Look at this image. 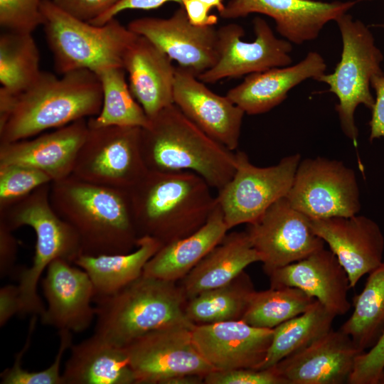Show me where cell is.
<instances>
[{
  "label": "cell",
  "instance_id": "obj_38",
  "mask_svg": "<svg viewBox=\"0 0 384 384\" xmlns=\"http://www.w3.org/2000/svg\"><path fill=\"white\" fill-rule=\"evenodd\" d=\"M43 0H0V25L5 30L32 33L43 24Z\"/></svg>",
  "mask_w": 384,
  "mask_h": 384
},
{
  "label": "cell",
  "instance_id": "obj_45",
  "mask_svg": "<svg viewBox=\"0 0 384 384\" xmlns=\"http://www.w3.org/2000/svg\"><path fill=\"white\" fill-rule=\"evenodd\" d=\"M21 302L18 285L6 284L0 289V326L14 315L20 314Z\"/></svg>",
  "mask_w": 384,
  "mask_h": 384
},
{
  "label": "cell",
  "instance_id": "obj_28",
  "mask_svg": "<svg viewBox=\"0 0 384 384\" xmlns=\"http://www.w3.org/2000/svg\"><path fill=\"white\" fill-rule=\"evenodd\" d=\"M228 228L217 205L195 233L162 245L146 264L143 274L179 282L225 236Z\"/></svg>",
  "mask_w": 384,
  "mask_h": 384
},
{
  "label": "cell",
  "instance_id": "obj_33",
  "mask_svg": "<svg viewBox=\"0 0 384 384\" xmlns=\"http://www.w3.org/2000/svg\"><path fill=\"white\" fill-rule=\"evenodd\" d=\"M121 66L109 67L95 73L102 91L100 113L87 119L88 127L109 126L145 127L149 119L132 95Z\"/></svg>",
  "mask_w": 384,
  "mask_h": 384
},
{
  "label": "cell",
  "instance_id": "obj_4",
  "mask_svg": "<svg viewBox=\"0 0 384 384\" xmlns=\"http://www.w3.org/2000/svg\"><path fill=\"white\" fill-rule=\"evenodd\" d=\"M141 146L149 171H192L217 191L235 171V152L208 136L174 104L142 128Z\"/></svg>",
  "mask_w": 384,
  "mask_h": 384
},
{
  "label": "cell",
  "instance_id": "obj_48",
  "mask_svg": "<svg viewBox=\"0 0 384 384\" xmlns=\"http://www.w3.org/2000/svg\"><path fill=\"white\" fill-rule=\"evenodd\" d=\"M377 384H384V369L380 372L378 378Z\"/></svg>",
  "mask_w": 384,
  "mask_h": 384
},
{
  "label": "cell",
  "instance_id": "obj_24",
  "mask_svg": "<svg viewBox=\"0 0 384 384\" xmlns=\"http://www.w3.org/2000/svg\"><path fill=\"white\" fill-rule=\"evenodd\" d=\"M122 67L132 95L149 119L174 104L176 67L147 38L137 36L124 54Z\"/></svg>",
  "mask_w": 384,
  "mask_h": 384
},
{
  "label": "cell",
  "instance_id": "obj_8",
  "mask_svg": "<svg viewBox=\"0 0 384 384\" xmlns=\"http://www.w3.org/2000/svg\"><path fill=\"white\" fill-rule=\"evenodd\" d=\"M341 36V58L334 72L323 74L317 81L329 85V91L338 100L336 105L344 134L355 144L358 130L355 111L360 105L372 110L375 99L370 92L371 80L383 73V55L375 45L367 26L346 13L335 21Z\"/></svg>",
  "mask_w": 384,
  "mask_h": 384
},
{
  "label": "cell",
  "instance_id": "obj_26",
  "mask_svg": "<svg viewBox=\"0 0 384 384\" xmlns=\"http://www.w3.org/2000/svg\"><path fill=\"white\" fill-rule=\"evenodd\" d=\"M70 349L63 384H136L124 347L93 334Z\"/></svg>",
  "mask_w": 384,
  "mask_h": 384
},
{
  "label": "cell",
  "instance_id": "obj_47",
  "mask_svg": "<svg viewBox=\"0 0 384 384\" xmlns=\"http://www.w3.org/2000/svg\"><path fill=\"white\" fill-rule=\"evenodd\" d=\"M203 4H205L210 9L215 8L217 9L218 13L222 12L225 8V6L223 3V0H200Z\"/></svg>",
  "mask_w": 384,
  "mask_h": 384
},
{
  "label": "cell",
  "instance_id": "obj_5",
  "mask_svg": "<svg viewBox=\"0 0 384 384\" xmlns=\"http://www.w3.org/2000/svg\"><path fill=\"white\" fill-rule=\"evenodd\" d=\"M93 302L94 334L121 347L161 327L195 326L186 315L187 299L176 282L142 274L117 292Z\"/></svg>",
  "mask_w": 384,
  "mask_h": 384
},
{
  "label": "cell",
  "instance_id": "obj_9",
  "mask_svg": "<svg viewBox=\"0 0 384 384\" xmlns=\"http://www.w3.org/2000/svg\"><path fill=\"white\" fill-rule=\"evenodd\" d=\"M142 128L88 127L73 175L95 184L129 191L146 174Z\"/></svg>",
  "mask_w": 384,
  "mask_h": 384
},
{
  "label": "cell",
  "instance_id": "obj_31",
  "mask_svg": "<svg viewBox=\"0 0 384 384\" xmlns=\"http://www.w3.org/2000/svg\"><path fill=\"white\" fill-rule=\"evenodd\" d=\"M363 352L384 333V259L369 273L365 287L353 299V311L339 329Z\"/></svg>",
  "mask_w": 384,
  "mask_h": 384
},
{
  "label": "cell",
  "instance_id": "obj_1",
  "mask_svg": "<svg viewBox=\"0 0 384 384\" xmlns=\"http://www.w3.org/2000/svg\"><path fill=\"white\" fill-rule=\"evenodd\" d=\"M55 212L77 233L82 255L124 254L137 248L128 191L82 181L73 174L50 183Z\"/></svg>",
  "mask_w": 384,
  "mask_h": 384
},
{
  "label": "cell",
  "instance_id": "obj_22",
  "mask_svg": "<svg viewBox=\"0 0 384 384\" xmlns=\"http://www.w3.org/2000/svg\"><path fill=\"white\" fill-rule=\"evenodd\" d=\"M266 274L270 287L302 289L336 316L351 309L348 274L336 255L324 247L297 262L272 270Z\"/></svg>",
  "mask_w": 384,
  "mask_h": 384
},
{
  "label": "cell",
  "instance_id": "obj_13",
  "mask_svg": "<svg viewBox=\"0 0 384 384\" xmlns=\"http://www.w3.org/2000/svg\"><path fill=\"white\" fill-rule=\"evenodd\" d=\"M252 23L255 39L252 42L241 39L245 31L239 24L228 23L217 30V60L198 77L201 81L213 84L292 63V43L277 38L268 23L259 16Z\"/></svg>",
  "mask_w": 384,
  "mask_h": 384
},
{
  "label": "cell",
  "instance_id": "obj_25",
  "mask_svg": "<svg viewBox=\"0 0 384 384\" xmlns=\"http://www.w3.org/2000/svg\"><path fill=\"white\" fill-rule=\"evenodd\" d=\"M326 70L323 57L317 52H309L295 65L247 75L240 84L230 88L226 95L245 114L265 113L282 102L294 87L307 79L316 80Z\"/></svg>",
  "mask_w": 384,
  "mask_h": 384
},
{
  "label": "cell",
  "instance_id": "obj_7",
  "mask_svg": "<svg viewBox=\"0 0 384 384\" xmlns=\"http://www.w3.org/2000/svg\"><path fill=\"white\" fill-rule=\"evenodd\" d=\"M43 26L56 71L63 75L76 70L95 73L122 67L124 54L137 37L115 18L97 26L75 18L43 0Z\"/></svg>",
  "mask_w": 384,
  "mask_h": 384
},
{
  "label": "cell",
  "instance_id": "obj_42",
  "mask_svg": "<svg viewBox=\"0 0 384 384\" xmlns=\"http://www.w3.org/2000/svg\"><path fill=\"white\" fill-rule=\"evenodd\" d=\"M13 231L0 223V276L1 278L14 274L17 269L16 262L18 241Z\"/></svg>",
  "mask_w": 384,
  "mask_h": 384
},
{
  "label": "cell",
  "instance_id": "obj_43",
  "mask_svg": "<svg viewBox=\"0 0 384 384\" xmlns=\"http://www.w3.org/2000/svg\"><path fill=\"white\" fill-rule=\"evenodd\" d=\"M371 87L375 92V99L369 122L370 142L384 137V72L371 80Z\"/></svg>",
  "mask_w": 384,
  "mask_h": 384
},
{
  "label": "cell",
  "instance_id": "obj_30",
  "mask_svg": "<svg viewBox=\"0 0 384 384\" xmlns=\"http://www.w3.org/2000/svg\"><path fill=\"white\" fill-rule=\"evenodd\" d=\"M255 289L243 271L231 282L187 300L185 312L195 325L241 320Z\"/></svg>",
  "mask_w": 384,
  "mask_h": 384
},
{
  "label": "cell",
  "instance_id": "obj_37",
  "mask_svg": "<svg viewBox=\"0 0 384 384\" xmlns=\"http://www.w3.org/2000/svg\"><path fill=\"white\" fill-rule=\"evenodd\" d=\"M51 182L46 174L35 168L21 164H0V209Z\"/></svg>",
  "mask_w": 384,
  "mask_h": 384
},
{
  "label": "cell",
  "instance_id": "obj_6",
  "mask_svg": "<svg viewBox=\"0 0 384 384\" xmlns=\"http://www.w3.org/2000/svg\"><path fill=\"white\" fill-rule=\"evenodd\" d=\"M50 183L39 186L28 196L0 209V223L12 231L29 226L36 234L32 265L16 270L20 315L23 316H41L45 311L37 287L48 265L56 259L73 264L82 254L77 233L51 205Z\"/></svg>",
  "mask_w": 384,
  "mask_h": 384
},
{
  "label": "cell",
  "instance_id": "obj_36",
  "mask_svg": "<svg viewBox=\"0 0 384 384\" xmlns=\"http://www.w3.org/2000/svg\"><path fill=\"white\" fill-rule=\"evenodd\" d=\"M33 331L28 330L24 346L15 356L13 365L1 373V384H63L60 365L65 351L73 344L72 332L58 331L60 344L54 361L49 367L40 371H28L22 367V359L31 343Z\"/></svg>",
  "mask_w": 384,
  "mask_h": 384
},
{
  "label": "cell",
  "instance_id": "obj_35",
  "mask_svg": "<svg viewBox=\"0 0 384 384\" xmlns=\"http://www.w3.org/2000/svg\"><path fill=\"white\" fill-rule=\"evenodd\" d=\"M315 301L297 287L255 290L241 320L255 327L273 329L304 312Z\"/></svg>",
  "mask_w": 384,
  "mask_h": 384
},
{
  "label": "cell",
  "instance_id": "obj_15",
  "mask_svg": "<svg viewBox=\"0 0 384 384\" xmlns=\"http://www.w3.org/2000/svg\"><path fill=\"white\" fill-rule=\"evenodd\" d=\"M127 27L197 78L217 60V29L193 26L182 6L169 18H139L130 21Z\"/></svg>",
  "mask_w": 384,
  "mask_h": 384
},
{
  "label": "cell",
  "instance_id": "obj_44",
  "mask_svg": "<svg viewBox=\"0 0 384 384\" xmlns=\"http://www.w3.org/2000/svg\"><path fill=\"white\" fill-rule=\"evenodd\" d=\"M169 1L176 2L179 4L180 6L182 3V0H120L115 6H114L105 14L89 23L97 26H101L106 23L113 18H115L117 14L125 10L155 9Z\"/></svg>",
  "mask_w": 384,
  "mask_h": 384
},
{
  "label": "cell",
  "instance_id": "obj_40",
  "mask_svg": "<svg viewBox=\"0 0 384 384\" xmlns=\"http://www.w3.org/2000/svg\"><path fill=\"white\" fill-rule=\"evenodd\" d=\"M383 369L384 333L371 348L358 357L348 383L377 384L378 378Z\"/></svg>",
  "mask_w": 384,
  "mask_h": 384
},
{
  "label": "cell",
  "instance_id": "obj_18",
  "mask_svg": "<svg viewBox=\"0 0 384 384\" xmlns=\"http://www.w3.org/2000/svg\"><path fill=\"white\" fill-rule=\"evenodd\" d=\"M362 353L348 335L331 329L272 367L287 384L348 383Z\"/></svg>",
  "mask_w": 384,
  "mask_h": 384
},
{
  "label": "cell",
  "instance_id": "obj_27",
  "mask_svg": "<svg viewBox=\"0 0 384 384\" xmlns=\"http://www.w3.org/2000/svg\"><path fill=\"white\" fill-rule=\"evenodd\" d=\"M261 261L246 231L227 233L178 283L188 300L204 291L228 284L247 266Z\"/></svg>",
  "mask_w": 384,
  "mask_h": 384
},
{
  "label": "cell",
  "instance_id": "obj_39",
  "mask_svg": "<svg viewBox=\"0 0 384 384\" xmlns=\"http://www.w3.org/2000/svg\"><path fill=\"white\" fill-rule=\"evenodd\" d=\"M204 384H287L274 367L266 369L237 368L213 370L205 375Z\"/></svg>",
  "mask_w": 384,
  "mask_h": 384
},
{
  "label": "cell",
  "instance_id": "obj_16",
  "mask_svg": "<svg viewBox=\"0 0 384 384\" xmlns=\"http://www.w3.org/2000/svg\"><path fill=\"white\" fill-rule=\"evenodd\" d=\"M355 4L351 1L230 0L219 14L226 19L250 14L268 16L282 37L299 45L316 39L327 23L347 13Z\"/></svg>",
  "mask_w": 384,
  "mask_h": 384
},
{
  "label": "cell",
  "instance_id": "obj_29",
  "mask_svg": "<svg viewBox=\"0 0 384 384\" xmlns=\"http://www.w3.org/2000/svg\"><path fill=\"white\" fill-rule=\"evenodd\" d=\"M162 246L157 240L142 236L136 249L128 253L86 255H81L74 265L82 268L90 277L95 297L112 294L137 278L147 262Z\"/></svg>",
  "mask_w": 384,
  "mask_h": 384
},
{
  "label": "cell",
  "instance_id": "obj_41",
  "mask_svg": "<svg viewBox=\"0 0 384 384\" xmlns=\"http://www.w3.org/2000/svg\"><path fill=\"white\" fill-rule=\"evenodd\" d=\"M60 10L79 20L91 22L120 0H51Z\"/></svg>",
  "mask_w": 384,
  "mask_h": 384
},
{
  "label": "cell",
  "instance_id": "obj_49",
  "mask_svg": "<svg viewBox=\"0 0 384 384\" xmlns=\"http://www.w3.org/2000/svg\"><path fill=\"white\" fill-rule=\"evenodd\" d=\"M380 26V27L384 28V24L378 25V26Z\"/></svg>",
  "mask_w": 384,
  "mask_h": 384
},
{
  "label": "cell",
  "instance_id": "obj_2",
  "mask_svg": "<svg viewBox=\"0 0 384 384\" xmlns=\"http://www.w3.org/2000/svg\"><path fill=\"white\" fill-rule=\"evenodd\" d=\"M211 187L192 171H148L128 191L139 237L162 245L201 228L217 205Z\"/></svg>",
  "mask_w": 384,
  "mask_h": 384
},
{
  "label": "cell",
  "instance_id": "obj_34",
  "mask_svg": "<svg viewBox=\"0 0 384 384\" xmlns=\"http://www.w3.org/2000/svg\"><path fill=\"white\" fill-rule=\"evenodd\" d=\"M40 55L32 33L5 31L0 36L1 87L18 95L38 78Z\"/></svg>",
  "mask_w": 384,
  "mask_h": 384
},
{
  "label": "cell",
  "instance_id": "obj_21",
  "mask_svg": "<svg viewBox=\"0 0 384 384\" xmlns=\"http://www.w3.org/2000/svg\"><path fill=\"white\" fill-rule=\"evenodd\" d=\"M174 104L208 136L234 151L238 146L243 110L227 95L211 91L191 73L177 66Z\"/></svg>",
  "mask_w": 384,
  "mask_h": 384
},
{
  "label": "cell",
  "instance_id": "obj_10",
  "mask_svg": "<svg viewBox=\"0 0 384 384\" xmlns=\"http://www.w3.org/2000/svg\"><path fill=\"white\" fill-rule=\"evenodd\" d=\"M301 160L300 154H294L275 165L258 167L244 151H236L235 173L215 196L228 230L253 223L286 196Z\"/></svg>",
  "mask_w": 384,
  "mask_h": 384
},
{
  "label": "cell",
  "instance_id": "obj_19",
  "mask_svg": "<svg viewBox=\"0 0 384 384\" xmlns=\"http://www.w3.org/2000/svg\"><path fill=\"white\" fill-rule=\"evenodd\" d=\"M310 224L346 270L351 288L383 260L384 235L378 224L367 216L310 220Z\"/></svg>",
  "mask_w": 384,
  "mask_h": 384
},
{
  "label": "cell",
  "instance_id": "obj_14",
  "mask_svg": "<svg viewBox=\"0 0 384 384\" xmlns=\"http://www.w3.org/2000/svg\"><path fill=\"white\" fill-rule=\"evenodd\" d=\"M250 240L261 256L266 273L301 260L324 247L310 219L295 209L286 196L248 224Z\"/></svg>",
  "mask_w": 384,
  "mask_h": 384
},
{
  "label": "cell",
  "instance_id": "obj_46",
  "mask_svg": "<svg viewBox=\"0 0 384 384\" xmlns=\"http://www.w3.org/2000/svg\"><path fill=\"white\" fill-rule=\"evenodd\" d=\"M189 22L197 27L215 26L218 18L210 14V9L200 0H182L181 5Z\"/></svg>",
  "mask_w": 384,
  "mask_h": 384
},
{
  "label": "cell",
  "instance_id": "obj_20",
  "mask_svg": "<svg viewBox=\"0 0 384 384\" xmlns=\"http://www.w3.org/2000/svg\"><path fill=\"white\" fill-rule=\"evenodd\" d=\"M191 334L198 351L214 370L258 369L271 345L273 329L235 320L195 325Z\"/></svg>",
  "mask_w": 384,
  "mask_h": 384
},
{
  "label": "cell",
  "instance_id": "obj_12",
  "mask_svg": "<svg viewBox=\"0 0 384 384\" xmlns=\"http://www.w3.org/2000/svg\"><path fill=\"white\" fill-rule=\"evenodd\" d=\"M192 329L181 324L161 327L124 346L136 384H164L185 374L205 377L214 370L194 344Z\"/></svg>",
  "mask_w": 384,
  "mask_h": 384
},
{
  "label": "cell",
  "instance_id": "obj_11",
  "mask_svg": "<svg viewBox=\"0 0 384 384\" xmlns=\"http://www.w3.org/2000/svg\"><path fill=\"white\" fill-rule=\"evenodd\" d=\"M286 198L310 220L354 215L361 206L353 169L321 156L300 161Z\"/></svg>",
  "mask_w": 384,
  "mask_h": 384
},
{
  "label": "cell",
  "instance_id": "obj_17",
  "mask_svg": "<svg viewBox=\"0 0 384 384\" xmlns=\"http://www.w3.org/2000/svg\"><path fill=\"white\" fill-rule=\"evenodd\" d=\"M71 264L56 259L46 269L41 286L47 306L40 319L42 324L58 331L80 333L95 319V292L86 272Z\"/></svg>",
  "mask_w": 384,
  "mask_h": 384
},
{
  "label": "cell",
  "instance_id": "obj_50",
  "mask_svg": "<svg viewBox=\"0 0 384 384\" xmlns=\"http://www.w3.org/2000/svg\"><path fill=\"white\" fill-rule=\"evenodd\" d=\"M368 1V0H356V1Z\"/></svg>",
  "mask_w": 384,
  "mask_h": 384
},
{
  "label": "cell",
  "instance_id": "obj_3",
  "mask_svg": "<svg viewBox=\"0 0 384 384\" xmlns=\"http://www.w3.org/2000/svg\"><path fill=\"white\" fill-rule=\"evenodd\" d=\"M102 105V87L95 73L76 70L58 78L41 70L28 88L12 95L9 110L0 121V144L95 117Z\"/></svg>",
  "mask_w": 384,
  "mask_h": 384
},
{
  "label": "cell",
  "instance_id": "obj_23",
  "mask_svg": "<svg viewBox=\"0 0 384 384\" xmlns=\"http://www.w3.org/2000/svg\"><path fill=\"white\" fill-rule=\"evenodd\" d=\"M88 132L81 119L32 139L0 144V164H21L46 174L53 181L73 174L79 150Z\"/></svg>",
  "mask_w": 384,
  "mask_h": 384
},
{
  "label": "cell",
  "instance_id": "obj_32",
  "mask_svg": "<svg viewBox=\"0 0 384 384\" xmlns=\"http://www.w3.org/2000/svg\"><path fill=\"white\" fill-rule=\"evenodd\" d=\"M336 316L316 300L302 314L274 328L271 345L258 369L275 366L283 358L325 334L332 329Z\"/></svg>",
  "mask_w": 384,
  "mask_h": 384
}]
</instances>
